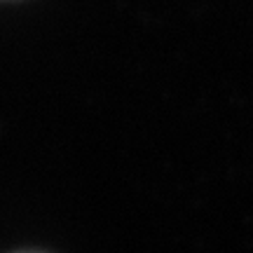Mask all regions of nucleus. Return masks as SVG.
<instances>
[{
	"instance_id": "obj_1",
	"label": "nucleus",
	"mask_w": 253,
	"mask_h": 253,
	"mask_svg": "<svg viewBox=\"0 0 253 253\" xmlns=\"http://www.w3.org/2000/svg\"><path fill=\"white\" fill-rule=\"evenodd\" d=\"M19 253H42V251H19Z\"/></svg>"
}]
</instances>
